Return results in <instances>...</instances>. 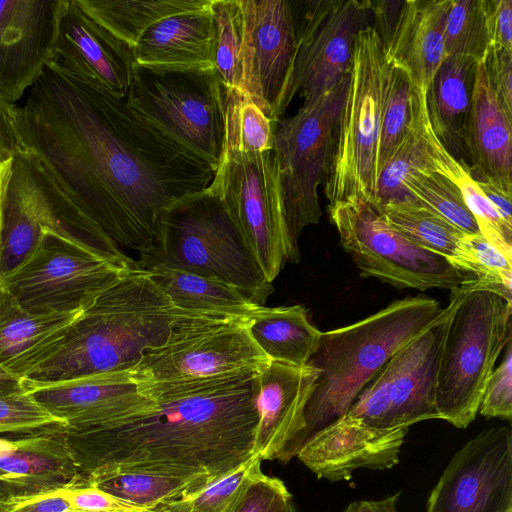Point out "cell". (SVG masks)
<instances>
[{"label": "cell", "mask_w": 512, "mask_h": 512, "mask_svg": "<svg viewBox=\"0 0 512 512\" xmlns=\"http://www.w3.org/2000/svg\"><path fill=\"white\" fill-rule=\"evenodd\" d=\"M426 512H512L510 427L484 429L454 454Z\"/></svg>", "instance_id": "cell-17"}, {"label": "cell", "mask_w": 512, "mask_h": 512, "mask_svg": "<svg viewBox=\"0 0 512 512\" xmlns=\"http://www.w3.org/2000/svg\"><path fill=\"white\" fill-rule=\"evenodd\" d=\"M443 35L447 57L485 59L489 50L485 0H449Z\"/></svg>", "instance_id": "cell-42"}, {"label": "cell", "mask_w": 512, "mask_h": 512, "mask_svg": "<svg viewBox=\"0 0 512 512\" xmlns=\"http://www.w3.org/2000/svg\"><path fill=\"white\" fill-rule=\"evenodd\" d=\"M146 271L173 305L185 311L253 318L264 307L217 279L171 268Z\"/></svg>", "instance_id": "cell-31"}, {"label": "cell", "mask_w": 512, "mask_h": 512, "mask_svg": "<svg viewBox=\"0 0 512 512\" xmlns=\"http://www.w3.org/2000/svg\"><path fill=\"white\" fill-rule=\"evenodd\" d=\"M76 476L66 427L0 436V499L57 492Z\"/></svg>", "instance_id": "cell-24"}, {"label": "cell", "mask_w": 512, "mask_h": 512, "mask_svg": "<svg viewBox=\"0 0 512 512\" xmlns=\"http://www.w3.org/2000/svg\"><path fill=\"white\" fill-rule=\"evenodd\" d=\"M252 318L189 312L165 342L147 350L130 370L138 383L205 378L250 367L270 359L253 340Z\"/></svg>", "instance_id": "cell-13"}, {"label": "cell", "mask_w": 512, "mask_h": 512, "mask_svg": "<svg viewBox=\"0 0 512 512\" xmlns=\"http://www.w3.org/2000/svg\"><path fill=\"white\" fill-rule=\"evenodd\" d=\"M408 430L373 428L346 414L316 433L296 457L318 478L348 481L359 468L397 465Z\"/></svg>", "instance_id": "cell-21"}, {"label": "cell", "mask_w": 512, "mask_h": 512, "mask_svg": "<svg viewBox=\"0 0 512 512\" xmlns=\"http://www.w3.org/2000/svg\"><path fill=\"white\" fill-rule=\"evenodd\" d=\"M347 84L348 75L333 89L303 102L292 117L277 121L274 152L279 164L291 262L299 260L298 239L302 230L318 224L322 215L318 186L328 171Z\"/></svg>", "instance_id": "cell-10"}, {"label": "cell", "mask_w": 512, "mask_h": 512, "mask_svg": "<svg viewBox=\"0 0 512 512\" xmlns=\"http://www.w3.org/2000/svg\"><path fill=\"white\" fill-rule=\"evenodd\" d=\"M327 208L341 246L362 276L420 291H451L470 278L445 257L411 242L365 200L351 199Z\"/></svg>", "instance_id": "cell-11"}, {"label": "cell", "mask_w": 512, "mask_h": 512, "mask_svg": "<svg viewBox=\"0 0 512 512\" xmlns=\"http://www.w3.org/2000/svg\"><path fill=\"white\" fill-rule=\"evenodd\" d=\"M259 107L276 124L290 104L297 35L292 3L241 0Z\"/></svg>", "instance_id": "cell-20"}, {"label": "cell", "mask_w": 512, "mask_h": 512, "mask_svg": "<svg viewBox=\"0 0 512 512\" xmlns=\"http://www.w3.org/2000/svg\"><path fill=\"white\" fill-rule=\"evenodd\" d=\"M136 264L143 270L171 268L223 281L260 306L273 292L272 283L210 185L161 213L154 244L139 254Z\"/></svg>", "instance_id": "cell-5"}, {"label": "cell", "mask_w": 512, "mask_h": 512, "mask_svg": "<svg viewBox=\"0 0 512 512\" xmlns=\"http://www.w3.org/2000/svg\"><path fill=\"white\" fill-rule=\"evenodd\" d=\"M131 268L135 267L65 236L48 233L34 251L0 281L31 313L74 312L83 310Z\"/></svg>", "instance_id": "cell-14"}, {"label": "cell", "mask_w": 512, "mask_h": 512, "mask_svg": "<svg viewBox=\"0 0 512 512\" xmlns=\"http://www.w3.org/2000/svg\"><path fill=\"white\" fill-rule=\"evenodd\" d=\"M133 49L68 0L48 67L124 99L135 67Z\"/></svg>", "instance_id": "cell-19"}, {"label": "cell", "mask_w": 512, "mask_h": 512, "mask_svg": "<svg viewBox=\"0 0 512 512\" xmlns=\"http://www.w3.org/2000/svg\"><path fill=\"white\" fill-rule=\"evenodd\" d=\"M210 7L167 17L147 29L133 49L136 65L215 73V24Z\"/></svg>", "instance_id": "cell-25"}, {"label": "cell", "mask_w": 512, "mask_h": 512, "mask_svg": "<svg viewBox=\"0 0 512 512\" xmlns=\"http://www.w3.org/2000/svg\"><path fill=\"white\" fill-rule=\"evenodd\" d=\"M504 357L491 373L478 409L485 418L512 420V339L504 348Z\"/></svg>", "instance_id": "cell-45"}, {"label": "cell", "mask_w": 512, "mask_h": 512, "mask_svg": "<svg viewBox=\"0 0 512 512\" xmlns=\"http://www.w3.org/2000/svg\"><path fill=\"white\" fill-rule=\"evenodd\" d=\"M489 49L512 53V0H485Z\"/></svg>", "instance_id": "cell-49"}, {"label": "cell", "mask_w": 512, "mask_h": 512, "mask_svg": "<svg viewBox=\"0 0 512 512\" xmlns=\"http://www.w3.org/2000/svg\"><path fill=\"white\" fill-rule=\"evenodd\" d=\"M68 0H0V98L14 104L47 67Z\"/></svg>", "instance_id": "cell-18"}, {"label": "cell", "mask_w": 512, "mask_h": 512, "mask_svg": "<svg viewBox=\"0 0 512 512\" xmlns=\"http://www.w3.org/2000/svg\"><path fill=\"white\" fill-rule=\"evenodd\" d=\"M23 144L119 247L152 248L161 213L215 170L150 128L124 99L46 67L18 107Z\"/></svg>", "instance_id": "cell-1"}, {"label": "cell", "mask_w": 512, "mask_h": 512, "mask_svg": "<svg viewBox=\"0 0 512 512\" xmlns=\"http://www.w3.org/2000/svg\"><path fill=\"white\" fill-rule=\"evenodd\" d=\"M66 427L23 387L0 394V435L32 434Z\"/></svg>", "instance_id": "cell-44"}, {"label": "cell", "mask_w": 512, "mask_h": 512, "mask_svg": "<svg viewBox=\"0 0 512 512\" xmlns=\"http://www.w3.org/2000/svg\"><path fill=\"white\" fill-rule=\"evenodd\" d=\"M224 99L215 73L135 65L125 102L155 132L216 171L224 143Z\"/></svg>", "instance_id": "cell-9"}, {"label": "cell", "mask_w": 512, "mask_h": 512, "mask_svg": "<svg viewBox=\"0 0 512 512\" xmlns=\"http://www.w3.org/2000/svg\"><path fill=\"white\" fill-rule=\"evenodd\" d=\"M215 24L214 69L224 95L250 98L258 106L241 0H211Z\"/></svg>", "instance_id": "cell-32"}, {"label": "cell", "mask_w": 512, "mask_h": 512, "mask_svg": "<svg viewBox=\"0 0 512 512\" xmlns=\"http://www.w3.org/2000/svg\"><path fill=\"white\" fill-rule=\"evenodd\" d=\"M436 299L417 295L396 300L353 324L322 332L308 365L318 371L304 409V425L284 451L288 463L320 430L346 415L384 365L443 313Z\"/></svg>", "instance_id": "cell-4"}, {"label": "cell", "mask_w": 512, "mask_h": 512, "mask_svg": "<svg viewBox=\"0 0 512 512\" xmlns=\"http://www.w3.org/2000/svg\"><path fill=\"white\" fill-rule=\"evenodd\" d=\"M511 261L480 233L464 234L449 260L456 269L474 276L468 280L472 288L494 292L512 304Z\"/></svg>", "instance_id": "cell-37"}, {"label": "cell", "mask_w": 512, "mask_h": 512, "mask_svg": "<svg viewBox=\"0 0 512 512\" xmlns=\"http://www.w3.org/2000/svg\"><path fill=\"white\" fill-rule=\"evenodd\" d=\"M284 512H299L296 504L293 501V499L287 504L286 509H285Z\"/></svg>", "instance_id": "cell-57"}, {"label": "cell", "mask_w": 512, "mask_h": 512, "mask_svg": "<svg viewBox=\"0 0 512 512\" xmlns=\"http://www.w3.org/2000/svg\"><path fill=\"white\" fill-rule=\"evenodd\" d=\"M417 125L429 166L458 188L480 234L512 260V227L501 219L484 196L470 170L450 154L435 135L428 116L426 93L422 91L418 93Z\"/></svg>", "instance_id": "cell-29"}, {"label": "cell", "mask_w": 512, "mask_h": 512, "mask_svg": "<svg viewBox=\"0 0 512 512\" xmlns=\"http://www.w3.org/2000/svg\"><path fill=\"white\" fill-rule=\"evenodd\" d=\"M378 212L411 242L448 261L455 257L466 234L443 217L417 205L391 204Z\"/></svg>", "instance_id": "cell-36"}, {"label": "cell", "mask_w": 512, "mask_h": 512, "mask_svg": "<svg viewBox=\"0 0 512 512\" xmlns=\"http://www.w3.org/2000/svg\"><path fill=\"white\" fill-rule=\"evenodd\" d=\"M211 188L269 282L289 261L279 164L274 151H223Z\"/></svg>", "instance_id": "cell-12"}, {"label": "cell", "mask_w": 512, "mask_h": 512, "mask_svg": "<svg viewBox=\"0 0 512 512\" xmlns=\"http://www.w3.org/2000/svg\"><path fill=\"white\" fill-rule=\"evenodd\" d=\"M48 233L59 234L137 267L57 185L26 148L12 159L2 208L0 278L20 265Z\"/></svg>", "instance_id": "cell-8"}, {"label": "cell", "mask_w": 512, "mask_h": 512, "mask_svg": "<svg viewBox=\"0 0 512 512\" xmlns=\"http://www.w3.org/2000/svg\"><path fill=\"white\" fill-rule=\"evenodd\" d=\"M475 61L448 56L426 94L432 129L454 157L464 148L463 137L471 105Z\"/></svg>", "instance_id": "cell-30"}, {"label": "cell", "mask_w": 512, "mask_h": 512, "mask_svg": "<svg viewBox=\"0 0 512 512\" xmlns=\"http://www.w3.org/2000/svg\"><path fill=\"white\" fill-rule=\"evenodd\" d=\"M262 460L256 454L190 498L160 505L155 512H237Z\"/></svg>", "instance_id": "cell-40"}, {"label": "cell", "mask_w": 512, "mask_h": 512, "mask_svg": "<svg viewBox=\"0 0 512 512\" xmlns=\"http://www.w3.org/2000/svg\"><path fill=\"white\" fill-rule=\"evenodd\" d=\"M25 149L18 126V106L0 98V164Z\"/></svg>", "instance_id": "cell-51"}, {"label": "cell", "mask_w": 512, "mask_h": 512, "mask_svg": "<svg viewBox=\"0 0 512 512\" xmlns=\"http://www.w3.org/2000/svg\"><path fill=\"white\" fill-rule=\"evenodd\" d=\"M388 65V80L378 145V175L412 128L418 102L419 90L409 75L398 67L389 63Z\"/></svg>", "instance_id": "cell-38"}, {"label": "cell", "mask_w": 512, "mask_h": 512, "mask_svg": "<svg viewBox=\"0 0 512 512\" xmlns=\"http://www.w3.org/2000/svg\"><path fill=\"white\" fill-rule=\"evenodd\" d=\"M116 39L134 49L154 24L177 14L208 9L211 0H75Z\"/></svg>", "instance_id": "cell-34"}, {"label": "cell", "mask_w": 512, "mask_h": 512, "mask_svg": "<svg viewBox=\"0 0 512 512\" xmlns=\"http://www.w3.org/2000/svg\"><path fill=\"white\" fill-rule=\"evenodd\" d=\"M249 331L270 360L297 366L308 364L322 335L303 305L264 306L250 320Z\"/></svg>", "instance_id": "cell-33"}, {"label": "cell", "mask_w": 512, "mask_h": 512, "mask_svg": "<svg viewBox=\"0 0 512 512\" xmlns=\"http://www.w3.org/2000/svg\"><path fill=\"white\" fill-rule=\"evenodd\" d=\"M417 107L418 102L412 128L379 172L372 204L377 211L391 204H411L405 191L406 181L415 171L429 166L417 125Z\"/></svg>", "instance_id": "cell-43"}, {"label": "cell", "mask_w": 512, "mask_h": 512, "mask_svg": "<svg viewBox=\"0 0 512 512\" xmlns=\"http://www.w3.org/2000/svg\"><path fill=\"white\" fill-rule=\"evenodd\" d=\"M389 65L373 29L354 42L344 100L337 118L324 193L329 205L351 199L373 204L378 179V145Z\"/></svg>", "instance_id": "cell-7"}, {"label": "cell", "mask_w": 512, "mask_h": 512, "mask_svg": "<svg viewBox=\"0 0 512 512\" xmlns=\"http://www.w3.org/2000/svg\"><path fill=\"white\" fill-rule=\"evenodd\" d=\"M12 160L0 164V204L3 202L5 190L11 172Z\"/></svg>", "instance_id": "cell-56"}, {"label": "cell", "mask_w": 512, "mask_h": 512, "mask_svg": "<svg viewBox=\"0 0 512 512\" xmlns=\"http://www.w3.org/2000/svg\"><path fill=\"white\" fill-rule=\"evenodd\" d=\"M22 389V379L0 366V394L20 391Z\"/></svg>", "instance_id": "cell-55"}, {"label": "cell", "mask_w": 512, "mask_h": 512, "mask_svg": "<svg viewBox=\"0 0 512 512\" xmlns=\"http://www.w3.org/2000/svg\"><path fill=\"white\" fill-rule=\"evenodd\" d=\"M292 499L281 479L260 472L249 486L237 512H284Z\"/></svg>", "instance_id": "cell-46"}, {"label": "cell", "mask_w": 512, "mask_h": 512, "mask_svg": "<svg viewBox=\"0 0 512 512\" xmlns=\"http://www.w3.org/2000/svg\"><path fill=\"white\" fill-rule=\"evenodd\" d=\"M478 186L483 192L484 196L499 214L501 219L509 226L512 227V193L499 188L493 183L477 179Z\"/></svg>", "instance_id": "cell-53"}, {"label": "cell", "mask_w": 512, "mask_h": 512, "mask_svg": "<svg viewBox=\"0 0 512 512\" xmlns=\"http://www.w3.org/2000/svg\"><path fill=\"white\" fill-rule=\"evenodd\" d=\"M318 371L306 364L270 360L258 376V422L253 452L264 460L280 461L304 425V409L313 392Z\"/></svg>", "instance_id": "cell-23"}, {"label": "cell", "mask_w": 512, "mask_h": 512, "mask_svg": "<svg viewBox=\"0 0 512 512\" xmlns=\"http://www.w3.org/2000/svg\"><path fill=\"white\" fill-rule=\"evenodd\" d=\"M2 208H3V202L0 204V244H1V230H2Z\"/></svg>", "instance_id": "cell-58"}, {"label": "cell", "mask_w": 512, "mask_h": 512, "mask_svg": "<svg viewBox=\"0 0 512 512\" xmlns=\"http://www.w3.org/2000/svg\"><path fill=\"white\" fill-rule=\"evenodd\" d=\"M449 0H405L384 53L386 61L405 71L416 88H428L447 58L444 23Z\"/></svg>", "instance_id": "cell-27"}, {"label": "cell", "mask_w": 512, "mask_h": 512, "mask_svg": "<svg viewBox=\"0 0 512 512\" xmlns=\"http://www.w3.org/2000/svg\"><path fill=\"white\" fill-rule=\"evenodd\" d=\"M262 368L138 383L146 397L139 405L94 427L66 429L73 486L129 471L222 477L254 454Z\"/></svg>", "instance_id": "cell-2"}, {"label": "cell", "mask_w": 512, "mask_h": 512, "mask_svg": "<svg viewBox=\"0 0 512 512\" xmlns=\"http://www.w3.org/2000/svg\"><path fill=\"white\" fill-rule=\"evenodd\" d=\"M449 314L450 305L397 351L360 392L347 414L379 429L409 428L439 419L437 376Z\"/></svg>", "instance_id": "cell-15"}, {"label": "cell", "mask_w": 512, "mask_h": 512, "mask_svg": "<svg viewBox=\"0 0 512 512\" xmlns=\"http://www.w3.org/2000/svg\"><path fill=\"white\" fill-rule=\"evenodd\" d=\"M23 387L68 430L105 423L145 400L130 371L91 374L56 382L22 379Z\"/></svg>", "instance_id": "cell-22"}, {"label": "cell", "mask_w": 512, "mask_h": 512, "mask_svg": "<svg viewBox=\"0 0 512 512\" xmlns=\"http://www.w3.org/2000/svg\"><path fill=\"white\" fill-rule=\"evenodd\" d=\"M189 312L174 306L146 270L128 269L82 310L56 350L24 379L56 382L130 371Z\"/></svg>", "instance_id": "cell-3"}, {"label": "cell", "mask_w": 512, "mask_h": 512, "mask_svg": "<svg viewBox=\"0 0 512 512\" xmlns=\"http://www.w3.org/2000/svg\"><path fill=\"white\" fill-rule=\"evenodd\" d=\"M141 512H155L153 510H144V511H141Z\"/></svg>", "instance_id": "cell-59"}, {"label": "cell", "mask_w": 512, "mask_h": 512, "mask_svg": "<svg viewBox=\"0 0 512 512\" xmlns=\"http://www.w3.org/2000/svg\"><path fill=\"white\" fill-rule=\"evenodd\" d=\"M211 481L205 477H179L150 472H118L93 479L92 485L135 507L151 510L190 498ZM86 486V485H84Z\"/></svg>", "instance_id": "cell-35"}, {"label": "cell", "mask_w": 512, "mask_h": 512, "mask_svg": "<svg viewBox=\"0 0 512 512\" xmlns=\"http://www.w3.org/2000/svg\"><path fill=\"white\" fill-rule=\"evenodd\" d=\"M403 5L402 0H370L371 26L379 36L383 47L388 44L395 31Z\"/></svg>", "instance_id": "cell-52"}, {"label": "cell", "mask_w": 512, "mask_h": 512, "mask_svg": "<svg viewBox=\"0 0 512 512\" xmlns=\"http://www.w3.org/2000/svg\"><path fill=\"white\" fill-rule=\"evenodd\" d=\"M372 24L370 0H312L298 29L289 91L304 102L333 89L349 73L358 33Z\"/></svg>", "instance_id": "cell-16"}, {"label": "cell", "mask_w": 512, "mask_h": 512, "mask_svg": "<svg viewBox=\"0 0 512 512\" xmlns=\"http://www.w3.org/2000/svg\"><path fill=\"white\" fill-rule=\"evenodd\" d=\"M223 151L263 153L274 151V122L250 98L224 95Z\"/></svg>", "instance_id": "cell-41"}, {"label": "cell", "mask_w": 512, "mask_h": 512, "mask_svg": "<svg viewBox=\"0 0 512 512\" xmlns=\"http://www.w3.org/2000/svg\"><path fill=\"white\" fill-rule=\"evenodd\" d=\"M485 63L492 90L507 118L512 121V53L489 49Z\"/></svg>", "instance_id": "cell-48"}, {"label": "cell", "mask_w": 512, "mask_h": 512, "mask_svg": "<svg viewBox=\"0 0 512 512\" xmlns=\"http://www.w3.org/2000/svg\"><path fill=\"white\" fill-rule=\"evenodd\" d=\"M81 312L31 313L0 281V366L24 379L56 350Z\"/></svg>", "instance_id": "cell-28"}, {"label": "cell", "mask_w": 512, "mask_h": 512, "mask_svg": "<svg viewBox=\"0 0 512 512\" xmlns=\"http://www.w3.org/2000/svg\"><path fill=\"white\" fill-rule=\"evenodd\" d=\"M512 121L501 108L489 81L485 59L474 67L471 105L463 146L481 177L512 193Z\"/></svg>", "instance_id": "cell-26"}, {"label": "cell", "mask_w": 512, "mask_h": 512, "mask_svg": "<svg viewBox=\"0 0 512 512\" xmlns=\"http://www.w3.org/2000/svg\"><path fill=\"white\" fill-rule=\"evenodd\" d=\"M0 512H73L66 498L51 492L0 499Z\"/></svg>", "instance_id": "cell-50"}, {"label": "cell", "mask_w": 512, "mask_h": 512, "mask_svg": "<svg viewBox=\"0 0 512 512\" xmlns=\"http://www.w3.org/2000/svg\"><path fill=\"white\" fill-rule=\"evenodd\" d=\"M469 279L451 290L436 387L439 419L460 429L474 421L496 360L512 339V304L472 288Z\"/></svg>", "instance_id": "cell-6"}, {"label": "cell", "mask_w": 512, "mask_h": 512, "mask_svg": "<svg viewBox=\"0 0 512 512\" xmlns=\"http://www.w3.org/2000/svg\"><path fill=\"white\" fill-rule=\"evenodd\" d=\"M59 491L66 498L73 512L144 511V509L123 502L92 485L70 486Z\"/></svg>", "instance_id": "cell-47"}, {"label": "cell", "mask_w": 512, "mask_h": 512, "mask_svg": "<svg viewBox=\"0 0 512 512\" xmlns=\"http://www.w3.org/2000/svg\"><path fill=\"white\" fill-rule=\"evenodd\" d=\"M405 191L411 204L443 217L466 234L480 233L458 188L430 166L412 173Z\"/></svg>", "instance_id": "cell-39"}, {"label": "cell", "mask_w": 512, "mask_h": 512, "mask_svg": "<svg viewBox=\"0 0 512 512\" xmlns=\"http://www.w3.org/2000/svg\"><path fill=\"white\" fill-rule=\"evenodd\" d=\"M400 492L381 500H360L350 503L343 512H398Z\"/></svg>", "instance_id": "cell-54"}]
</instances>
